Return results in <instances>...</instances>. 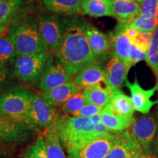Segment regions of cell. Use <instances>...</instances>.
Wrapping results in <instances>:
<instances>
[{
    "label": "cell",
    "mask_w": 158,
    "mask_h": 158,
    "mask_svg": "<svg viewBox=\"0 0 158 158\" xmlns=\"http://www.w3.org/2000/svg\"><path fill=\"white\" fill-rule=\"evenodd\" d=\"M127 28L134 29L141 32H153L158 27V19L140 14L135 19L127 21Z\"/></svg>",
    "instance_id": "28"
},
{
    "label": "cell",
    "mask_w": 158,
    "mask_h": 158,
    "mask_svg": "<svg viewBox=\"0 0 158 158\" xmlns=\"http://www.w3.org/2000/svg\"><path fill=\"white\" fill-rule=\"evenodd\" d=\"M74 82L81 89L101 84L108 86L106 70L95 63L90 64L74 77Z\"/></svg>",
    "instance_id": "14"
},
{
    "label": "cell",
    "mask_w": 158,
    "mask_h": 158,
    "mask_svg": "<svg viewBox=\"0 0 158 158\" xmlns=\"http://www.w3.org/2000/svg\"><path fill=\"white\" fill-rule=\"evenodd\" d=\"M148 51L149 49L144 48L142 45L133 41L131 47H130L127 63L132 67L141 61L146 60L147 57Z\"/></svg>",
    "instance_id": "32"
},
{
    "label": "cell",
    "mask_w": 158,
    "mask_h": 158,
    "mask_svg": "<svg viewBox=\"0 0 158 158\" xmlns=\"http://www.w3.org/2000/svg\"><path fill=\"white\" fill-rule=\"evenodd\" d=\"M9 70L7 67L0 63V94L6 90L9 84Z\"/></svg>",
    "instance_id": "35"
},
{
    "label": "cell",
    "mask_w": 158,
    "mask_h": 158,
    "mask_svg": "<svg viewBox=\"0 0 158 158\" xmlns=\"http://www.w3.org/2000/svg\"><path fill=\"white\" fill-rule=\"evenodd\" d=\"M132 43L133 40L128 35L126 29L116 30L115 35L114 36L112 41L114 47V56L117 57L127 63Z\"/></svg>",
    "instance_id": "25"
},
{
    "label": "cell",
    "mask_w": 158,
    "mask_h": 158,
    "mask_svg": "<svg viewBox=\"0 0 158 158\" xmlns=\"http://www.w3.org/2000/svg\"><path fill=\"white\" fill-rule=\"evenodd\" d=\"M135 158H150V157H149V156H146L145 155H141V156H139V157H137Z\"/></svg>",
    "instance_id": "39"
},
{
    "label": "cell",
    "mask_w": 158,
    "mask_h": 158,
    "mask_svg": "<svg viewBox=\"0 0 158 158\" xmlns=\"http://www.w3.org/2000/svg\"><path fill=\"white\" fill-rule=\"evenodd\" d=\"M43 138L48 158H67L57 133L56 124L45 130Z\"/></svg>",
    "instance_id": "24"
},
{
    "label": "cell",
    "mask_w": 158,
    "mask_h": 158,
    "mask_svg": "<svg viewBox=\"0 0 158 158\" xmlns=\"http://www.w3.org/2000/svg\"><path fill=\"white\" fill-rule=\"evenodd\" d=\"M81 8L84 14L91 17H114L109 0H82Z\"/></svg>",
    "instance_id": "22"
},
{
    "label": "cell",
    "mask_w": 158,
    "mask_h": 158,
    "mask_svg": "<svg viewBox=\"0 0 158 158\" xmlns=\"http://www.w3.org/2000/svg\"><path fill=\"white\" fill-rule=\"evenodd\" d=\"M72 76L59 61L53 60L47 67L38 83V89L45 92L70 81Z\"/></svg>",
    "instance_id": "12"
},
{
    "label": "cell",
    "mask_w": 158,
    "mask_h": 158,
    "mask_svg": "<svg viewBox=\"0 0 158 158\" xmlns=\"http://www.w3.org/2000/svg\"><path fill=\"white\" fill-rule=\"evenodd\" d=\"M155 153L157 156H158V135L156 139V143H155Z\"/></svg>",
    "instance_id": "38"
},
{
    "label": "cell",
    "mask_w": 158,
    "mask_h": 158,
    "mask_svg": "<svg viewBox=\"0 0 158 158\" xmlns=\"http://www.w3.org/2000/svg\"><path fill=\"white\" fill-rule=\"evenodd\" d=\"M118 138V132L92 138L67 151L68 158H103L115 147Z\"/></svg>",
    "instance_id": "6"
},
{
    "label": "cell",
    "mask_w": 158,
    "mask_h": 158,
    "mask_svg": "<svg viewBox=\"0 0 158 158\" xmlns=\"http://www.w3.org/2000/svg\"><path fill=\"white\" fill-rule=\"evenodd\" d=\"M117 90L111 86L98 84L84 89L82 94L88 103L104 108L110 103Z\"/></svg>",
    "instance_id": "18"
},
{
    "label": "cell",
    "mask_w": 158,
    "mask_h": 158,
    "mask_svg": "<svg viewBox=\"0 0 158 158\" xmlns=\"http://www.w3.org/2000/svg\"><path fill=\"white\" fill-rule=\"evenodd\" d=\"M157 127V122L152 116H144L136 118L132 124V135L145 155H152Z\"/></svg>",
    "instance_id": "9"
},
{
    "label": "cell",
    "mask_w": 158,
    "mask_h": 158,
    "mask_svg": "<svg viewBox=\"0 0 158 158\" xmlns=\"http://www.w3.org/2000/svg\"><path fill=\"white\" fill-rule=\"evenodd\" d=\"M141 155V148L132 133L126 130L118 132L117 143L103 158H135Z\"/></svg>",
    "instance_id": "13"
},
{
    "label": "cell",
    "mask_w": 158,
    "mask_h": 158,
    "mask_svg": "<svg viewBox=\"0 0 158 158\" xmlns=\"http://www.w3.org/2000/svg\"><path fill=\"white\" fill-rule=\"evenodd\" d=\"M21 158H48L43 135H38L35 141L26 149Z\"/></svg>",
    "instance_id": "29"
},
{
    "label": "cell",
    "mask_w": 158,
    "mask_h": 158,
    "mask_svg": "<svg viewBox=\"0 0 158 158\" xmlns=\"http://www.w3.org/2000/svg\"><path fill=\"white\" fill-rule=\"evenodd\" d=\"M33 96L31 91L23 86L7 89L0 94V116L29 126Z\"/></svg>",
    "instance_id": "4"
},
{
    "label": "cell",
    "mask_w": 158,
    "mask_h": 158,
    "mask_svg": "<svg viewBox=\"0 0 158 158\" xmlns=\"http://www.w3.org/2000/svg\"><path fill=\"white\" fill-rule=\"evenodd\" d=\"M43 4L54 14L74 15L84 14L82 0H42Z\"/></svg>",
    "instance_id": "19"
},
{
    "label": "cell",
    "mask_w": 158,
    "mask_h": 158,
    "mask_svg": "<svg viewBox=\"0 0 158 158\" xmlns=\"http://www.w3.org/2000/svg\"><path fill=\"white\" fill-rule=\"evenodd\" d=\"M56 127L61 143L66 151L99 136L92 117L60 116Z\"/></svg>",
    "instance_id": "3"
},
{
    "label": "cell",
    "mask_w": 158,
    "mask_h": 158,
    "mask_svg": "<svg viewBox=\"0 0 158 158\" xmlns=\"http://www.w3.org/2000/svg\"><path fill=\"white\" fill-rule=\"evenodd\" d=\"M131 66L117 57L110 59L107 64V81L108 86L112 88L120 89L127 80L128 72Z\"/></svg>",
    "instance_id": "17"
},
{
    "label": "cell",
    "mask_w": 158,
    "mask_h": 158,
    "mask_svg": "<svg viewBox=\"0 0 158 158\" xmlns=\"http://www.w3.org/2000/svg\"><path fill=\"white\" fill-rule=\"evenodd\" d=\"M81 89L74 81H70L52 89L43 92L40 95L51 106L58 107L63 106L72 96L81 92Z\"/></svg>",
    "instance_id": "15"
},
{
    "label": "cell",
    "mask_w": 158,
    "mask_h": 158,
    "mask_svg": "<svg viewBox=\"0 0 158 158\" xmlns=\"http://www.w3.org/2000/svg\"><path fill=\"white\" fill-rule=\"evenodd\" d=\"M19 57V54L13 38L7 31L0 37V63L7 67L14 64Z\"/></svg>",
    "instance_id": "26"
},
{
    "label": "cell",
    "mask_w": 158,
    "mask_h": 158,
    "mask_svg": "<svg viewBox=\"0 0 158 158\" xmlns=\"http://www.w3.org/2000/svg\"><path fill=\"white\" fill-rule=\"evenodd\" d=\"M88 102L85 99L84 96L82 93L79 92L72 96L64 102V104L62 106V111L66 114H71L76 113L80 109H81L83 107H84L86 105H87Z\"/></svg>",
    "instance_id": "31"
},
{
    "label": "cell",
    "mask_w": 158,
    "mask_h": 158,
    "mask_svg": "<svg viewBox=\"0 0 158 158\" xmlns=\"http://www.w3.org/2000/svg\"><path fill=\"white\" fill-rule=\"evenodd\" d=\"M25 5L24 0H0V23L14 20Z\"/></svg>",
    "instance_id": "27"
},
{
    "label": "cell",
    "mask_w": 158,
    "mask_h": 158,
    "mask_svg": "<svg viewBox=\"0 0 158 158\" xmlns=\"http://www.w3.org/2000/svg\"><path fill=\"white\" fill-rule=\"evenodd\" d=\"M8 153V150L5 147H3L2 144L0 143V155H7V154Z\"/></svg>",
    "instance_id": "37"
},
{
    "label": "cell",
    "mask_w": 158,
    "mask_h": 158,
    "mask_svg": "<svg viewBox=\"0 0 158 158\" xmlns=\"http://www.w3.org/2000/svg\"><path fill=\"white\" fill-rule=\"evenodd\" d=\"M140 6L141 14L158 19V0H143Z\"/></svg>",
    "instance_id": "33"
},
{
    "label": "cell",
    "mask_w": 158,
    "mask_h": 158,
    "mask_svg": "<svg viewBox=\"0 0 158 158\" xmlns=\"http://www.w3.org/2000/svg\"><path fill=\"white\" fill-rule=\"evenodd\" d=\"M126 86L129 89L131 94L132 102L134 109L140 113L147 114L150 111L152 108L156 104H158L157 100H152V98L158 90V83L153 88L149 89H144L138 81L137 78H135L134 82L131 83L127 80L125 82Z\"/></svg>",
    "instance_id": "10"
},
{
    "label": "cell",
    "mask_w": 158,
    "mask_h": 158,
    "mask_svg": "<svg viewBox=\"0 0 158 158\" xmlns=\"http://www.w3.org/2000/svg\"><path fill=\"white\" fill-rule=\"evenodd\" d=\"M108 106L114 114L127 117H133L135 110L131 98L120 89L116 91Z\"/></svg>",
    "instance_id": "23"
},
{
    "label": "cell",
    "mask_w": 158,
    "mask_h": 158,
    "mask_svg": "<svg viewBox=\"0 0 158 158\" xmlns=\"http://www.w3.org/2000/svg\"><path fill=\"white\" fill-rule=\"evenodd\" d=\"M103 108L94 106V105L88 103L76 113L73 114L72 116L75 117H92L96 114H101Z\"/></svg>",
    "instance_id": "34"
},
{
    "label": "cell",
    "mask_w": 158,
    "mask_h": 158,
    "mask_svg": "<svg viewBox=\"0 0 158 158\" xmlns=\"http://www.w3.org/2000/svg\"><path fill=\"white\" fill-rule=\"evenodd\" d=\"M133 117H127L114 114L108 105L101 112V122L113 132H121L131 127L133 123Z\"/></svg>",
    "instance_id": "21"
},
{
    "label": "cell",
    "mask_w": 158,
    "mask_h": 158,
    "mask_svg": "<svg viewBox=\"0 0 158 158\" xmlns=\"http://www.w3.org/2000/svg\"><path fill=\"white\" fill-rule=\"evenodd\" d=\"M157 117H158V106H157Z\"/></svg>",
    "instance_id": "41"
},
{
    "label": "cell",
    "mask_w": 158,
    "mask_h": 158,
    "mask_svg": "<svg viewBox=\"0 0 158 158\" xmlns=\"http://www.w3.org/2000/svg\"><path fill=\"white\" fill-rule=\"evenodd\" d=\"M146 62L158 78V27L152 32Z\"/></svg>",
    "instance_id": "30"
},
{
    "label": "cell",
    "mask_w": 158,
    "mask_h": 158,
    "mask_svg": "<svg viewBox=\"0 0 158 158\" xmlns=\"http://www.w3.org/2000/svg\"><path fill=\"white\" fill-rule=\"evenodd\" d=\"M35 20L43 40L48 50L54 55L60 46L62 40V21L56 15L47 13H37Z\"/></svg>",
    "instance_id": "8"
},
{
    "label": "cell",
    "mask_w": 158,
    "mask_h": 158,
    "mask_svg": "<svg viewBox=\"0 0 158 158\" xmlns=\"http://www.w3.org/2000/svg\"><path fill=\"white\" fill-rule=\"evenodd\" d=\"M114 17L118 21H130L141 14V8L135 0H109Z\"/></svg>",
    "instance_id": "20"
},
{
    "label": "cell",
    "mask_w": 158,
    "mask_h": 158,
    "mask_svg": "<svg viewBox=\"0 0 158 158\" xmlns=\"http://www.w3.org/2000/svg\"><path fill=\"white\" fill-rule=\"evenodd\" d=\"M54 60L50 51L20 56L13 67V74L27 84H38L47 67Z\"/></svg>",
    "instance_id": "5"
},
{
    "label": "cell",
    "mask_w": 158,
    "mask_h": 158,
    "mask_svg": "<svg viewBox=\"0 0 158 158\" xmlns=\"http://www.w3.org/2000/svg\"><path fill=\"white\" fill-rule=\"evenodd\" d=\"M27 124L0 116V143H19L27 141L30 132Z\"/></svg>",
    "instance_id": "11"
},
{
    "label": "cell",
    "mask_w": 158,
    "mask_h": 158,
    "mask_svg": "<svg viewBox=\"0 0 158 158\" xmlns=\"http://www.w3.org/2000/svg\"><path fill=\"white\" fill-rule=\"evenodd\" d=\"M86 35L96 60L105 56L111 47V41L109 37L102 33L96 27L89 23H84Z\"/></svg>",
    "instance_id": "16"
},
{
    "label": "cell",
    "mask_w": 158,
    "mask_h": 158,
    "mask_svg": "<svg viewBox=\"0 0 158 158\" xmlns=\"http://www.w3.org/2000/svg\"><path fill=\"white\" fill-rule=\"evenodd\" d=\"M59 118L55 107L48 104L41 95L34 94L29 116V126L31 130H45L56 124Z\"/></svg>",
    "instance_id": "7"
},
{
    "label": "cell",
    "mask_w": 158,
    "mask_h": 158,
    "mask_svg": "<svg viewBox=\"0 0 158 158\" xmlns=\"http://www.w3.org/2000/svg\"><path fill=\"white\" fill-rule=\"evenodd\" d=\"M13 21H14V20H13V21H6V22L3 23H0V37L7 33V31H8L10 27L11 23H13Z\"/></svg>",
    "instance_id": "36"
},
{
    "label": "cell",
    "mask_w": 158,
    "mask_h": 158,
    "mask_svg": "<svg viewBox=\"0 0 158 158\" xmlns=\"http://www.w3.org/2000/svg\"><path fill=\"white\" fill-rule=\"evenodd\" d=\"M62 42L54 56L71 76H76L81 70L94 64L97 60L91 50L84 23L77 19H66L62 23Z\"/></svg>",
    "instance_id": "1"
},
{
    "label": "cell",
    "mask_w": 158,
    "mask_h": 158,
    "mask_svg": "<svg viewBox=\"0 0 158 158\" xmlns=\"http://www.w3.org/2000/svg\"><path fill=\"white\" fill-rule=\"evenodd\" d=\"M135 1L136 2H138V4H139V5H140V3H141V2L142 1H143V0H135Z\"/></svg>",
    "instance_id": "40"
},
{
    "label": "cell",
    "mask_w": 158,
    "mask_h": 158,
    "mask_svg": "<svg viewBox=\"0 0 158 158\" xmlns=\"http://www.w3.org/2000/svg\"><path fill=\"white\" fill-rule=\"evenodd\" d=\"M19 14L8 29L19 56L49 51L39 30L36 20Z\"/></svg>",
    "instance_id": "2"
}]
</instances>
